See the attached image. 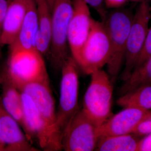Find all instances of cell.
Listing matches in <instances>:
<instances>
[{"label": "cell", "instance_id": "obj_19", "mask_svg": "<svg viewBox=\"0 0 151 151\" xmlns=\"http://www.w3.org/2000/svg\"><path fill=\"white\" fill-rule=\"evenodd\" d=\"M117 103L124 108L151 110V84L141 86L123 94L117 100Z\"/></svg>", "mask_w": 151, "mask_h": 151}, {"label": "cell", "instance_id": "obj_22", "mask_svg": "<svg viewBox=\"0 0 151 151\" xmlns=\"http://www.w3.org/2000/svg\"><path fill=\"white\" fill-rule=\"evenodd\" d=\"M88 6L97 12L101 19V21L104 22L107 16V12L105 6V0H82Z\"/></svg>", "mask_w": 151, "mask_h": 151}, {"label": "cell", "instance_id": "obj_6", "mask_svg": "<svg viewBox=\"0 0 151 151\" xmlns=\"http://www.w3.org/2000/svg\"><path fill=\"white\" fill-rule=\"evenodd\" d=\"M111 53L110 40L104 23L92 19L89 36L76 62L84 73L91 75L107 65Z\"/></svg>", "mask_w": 151, "mask_h": 151}, {"label": "cell", "instance_id": "obj_14", "mask_svg": "<svg viewBox=\"0 0 151 151\" xmlns=\"http://www.w3.org/2000/svg\"><path fill=\"white\" fill-rule=\"evenodd\" d=\"M34 0H12L9 2L1 37L2 46L10 45L18 35L29 6Z\"/></svg>", "mask_w": 151, "mask_h": 151}, {"label": "cell", "instance_id": "obj_28", "mask_svg": "<svg viewBox=\"0 0 151 151\" xmlns=\"http://www.w3.org/2000/svg\"><path fill=\"white\" fill-rule=\"evenodd\" d=\"M9 2H10L11 1H12V0H7Z\"/></svg>", "mask_w": 151, "mask_h": 151}, {"label": "cell", "instance_id": "obj_25", "mask_svg": "<svg viewBox=\"0 0 151 151\" xmlns=\"http://www.w3.org/2000/svg\"><path fill=\"white\" fill-rule=\"evenodd\" d=\"M138 151H151V133L140 140Z\"/></svg>", "mask_w": 151, "mask_h": 151}, {"label": "cell", "instance_id": "obj_16", "mask_svg": "<svg viewBox=\"0 0 151 151\" xmlns=\"http://www.w3.org/2000/svg\"><path fill=\"white\" fill-rule=\"evenodd\" d=\"M0 83L2 85L1 103L3 108L22 130L24 128L23 108L21 92L7 77L2 74Z\"/></svg>", "mask_w": 151, "mask_h": 151}, {"label": "cell", "instance_id": "obj_9", "mask_svg": "<svg viewBox=\"0 0 151 151\" xmlns=\"http://www.w3.org/2000/svg\"><path fill=\"white\" fill-rule=\"evenodd\" d=\"M151 19V8L149 3H140L135 13L127 40L125 52V66L122 79L129 76L145 40Z\"/></svg>", "mask_w": 151, "mask_h": 151}, {"label": "cell", "instance_id": "obj_2", "mask_svg": "<svg viewBox=\"0 0 151 151\" xmlns=\"http://www.w3.org/2000/svg\"><path fill=\"white\" fill-rule=\"evenodd\" d=\"M43 56L37 49L9 52L6 67L2 74L17 88L35 82L50 85Z\"/></svg>", "mask_w": 151, "mask_h": 151}, {"label": "cell", "instance_id": "obj_11", "mask_svg": "<svg viewBox=\"0 0 151 151\" xmlns=\"http://www.w3.org/2000/svg\"><path fill=\"white\" fill-rule=\"evenodd\" d=\"M18 89L31 97L47 127L61 144V137L57 127L55 102L50 85L35 82L22 85Z\"/></svg>", "mask_w": 151, "mask_h": 151}, {"label": "cell", "instance_id": "obj_24", "mask_svg": "<svg viewBox=\"0 0 151 151\" xmlns=\"http://www.w3.org/2000/svg\"><path fill=\"white\" fill-rule=\"evenodd\" d=\"M9 2L7 0H0V56L1 55V37L4 25V20L8 6Z\"/></svg>", "mask_w": 151, "mask_h": 151}, {"label": "cell", "instance_id": "obj_8", "mask_svg": "<svg viewBox=\"0 0 151 151\" xmlns=\"http://www.w3.org/2000/svg\"><path fill=\"white\" fill-rule=\"evenodd\" d=\"M97 128L82 109H78L63 135L62 150L65 151L95 150L99 138Z\"/></svg>", "mask_w": 151, "mask_h": 151}, {"label": "cell", "instance_id": "obj_20", "mask_svg": "<svg viewBox=\"0 0 151 151\" xmlns=\"http://www.w3.org/2000/svg\"><path fill=\"white\" fill-rule=\"evenodd\" d=\"M151 84V57L133 70L119 91L121 96L141 86Z\"/></svg>", "mask_w": 151, "mask_h": 151}, {"label": "cell", "instance_id": "obj_7", "mask_svg": "<svg viewBox=\"0 0 151 151\" xmlns=\"http://www.w3.org/2000/svg\"><path fill=\"white\" fill-rule=\"evenodd\" d=\"M21 95L23 108V130L29 140L31 143L36 141L44 151L61 150L62 145L47 127L32 98L24 92H21Z\"/></svg>", "mask_w": 151, "mask_h": 151}, {"label": "cell", "instance_id": "obj_15", "mask_svg": "<svg viewBox=\"0 0 151 151\" xmlns=\"http://www.w3.org/2000/svg\"><path fill=\"white\" fill-rule=\"evenodd\" d=\"M38 31L35 0L29 6L22 27L15 40L9 46V52L21 50L37 49Z\"/></svg>", "mask_w": 151, "mask_h": 151}, {"label": "cell", "instance_id": "obj_17", "mask_svg": "<svg viewBox=\"0 0 151 151\" xmlns=\"http://www.w3.org/2000/svg\"><path fill=\"white\" fill-rule=\"evenodd\" d=\"M38 31L36 48L43 55L48 56L50 46L52 14L47 0H35Z\"/></svg>", "mask_w": 151, "mask_h": 151}, {"label": "cell", "instance_id": "obj_13", "mask_svg": "<svg viewBox=\"0 0 151 151\" xmlns=\"http://www.w3.org/2000/svg\"><path fill=\"white\" fill-rule=\"evenodd\" d=\"M22 129L0 101V141L5 146V151H40L33 145Z\"/></svg>", "mask_w": 151, "mask_h": 151}, {"label": "cell", "instance_id": "obj_5", "mask_svg": "<svg viewBox=\"0 0 151 151\" xmlns=\"http://www.w3.org/2000/svg\"><path fill=\"white\" fill-rule=\"evenodd\" d=\"M73 10L72 0H55L51 13V41L48 56L52 65L57 70H60L70 55L68 32Z\"/></svg>", "mask_w": 151, "mask_h": 151}, {"label": "cell", "instance_id": "obj_26", "mask_svg": "<svg viewBox=\"0 0 151 151\" xmlns=\"http://www.w3.org/2000/svg\"><path fill=\"white\" fill-rule=\"evenodd\" d=\"M126 2H136L139 3H142L143 2L150 3L151 0H124Z\"/></svg>", "mask_w": 151, "mask_h": 151}, {"label": "cell", "instance_id": "obj_1", "mask_svg": "<svg viewBox=\"0 0 151 151\" xmlns=\"http://www.w3.org/2000/svg\"><path fill=\"white\" fill-rule=\"evenodd\" d=\"M134 14L130 8L113 9L107 13L103 22L108 32L111 53L108 61V74L114 82L117 78L125 58L127 40Z\"/></svg>", "mask_w": 151, "mask_h": 151}, {"label": "cell", "instance_id": "obj_12", "mask_svg": "<svg viewBox=\"0 0 151 151\" xmlns=\"http://www.w3.org/2000/svg\"><path fill=\"white\" fill-rule=\"evenodd\" d=\"M151 114V110L126 108L112 115L97 128L99 137L132 133L138 124Z\"/></svg>", "mask_w": 151, "mask_h": 151}, {"label": "cell", "instance_id": "obj_4", "mask_svg": "<svg viewBox=\"0 0 151 151\" xmlns=\"http://www.w3.org/2000/svg\"><path fill=\"white\" fill-rule=\"evenodd\" d=\"M78 67L71 55L61 67L58 107L56 110L58 131L61 140L66 127L78 111Z\"/></svg>", "mask_w": 151, "mask_h": 151}, {"label": "cell", "instance_id": "obj_21", "mask_svg": "<svg viewBox=\"0 0 151 151\" xmlns=\"http://www.w3.org/2000/svg\"><path fill=\"white\" fill-rule=\"evenodd\" d=\"M151 57V24L149 27L148 31L145 40L143 44L140 52L138 57L134 69L142 65Z\"/></svg>", "mask_w": 151, "mask_h": 151}, {"label": "cell", "instance_id": "obj_3", "mask_svg": "<svg viewBox=\"0 0 151 151\" xmlns=\"http://www.w3.org/2000/svg\"><path fill=\"white\" fill-rule=\"evenodd\" d=\"M90 75L91 81L84 95L82 109L99 127L112 116L113 82L102 69Z\"/></svg>", "mask_w": 151, "mask_h": 151}, {"label": "cell", "instance_id": "obj_18", "mask_svg": "<svg viewBox=\"0 0 151 151\" xmlns=\"http://www.w3.org/2000/svg\"><path fill=\"white\" fill-rule=\"evenodd\" d=\"M134 134L107 136L99 137L95 150L138 151L140 140Z\"/></svg>", "mask_w": 151, "mask_h": 151}, {"label": "cell", "instance_id": "obj_23", "mask_svg": "<svg viewBox=\"0 0 151 151\" xmlns=\"http://www.w3.org/2000/svg\"><path fill=\"white\" fill-rule=\"evenodd\" d=\"M151 133V114L139 123L132 134L138 137H145Z\"/></svg>", "mask_w": 151, "mask_h": 151}, {"label": "cell", "instance_id": "obj_27", "mask_svg": "<svg viewBox=\"0 0 151 151\" xmlns=\"http://www.w3.org/2000/svg\"><path fill=\"white\" fill-rule=\"evenodd\" d=\"M47 3H48L49 7L50 9V12H51L52 13L55 0H47Z\"/></svg>", "mask_w": 151, "mask_h": 151}, {"label": "cell", "instance_id": "obj_10", "mask_svg": "<svg viewBox=\"0 0 151 151\" xmlns=\"http://www.w3.org/2000/svg\"><path fill=\"white\" fill-rule=\"evenodd\" d=\"M73 13L68 26V42L74 60L78 58L89 36L92 18L89 6L82 0H72Z\"/></svg>", "mask_w": 151, "mask_h": 151}]
</instances>
